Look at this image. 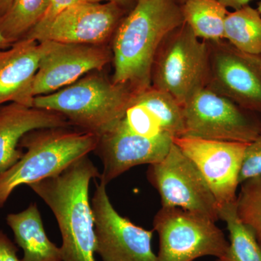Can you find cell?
<instances>
[{
  "mask_svg": "<svg viewBox=\"0 0 261 261\" xmlns=\"http://www.w3.org/2000/svg\"><path fill=\"white\" fill-rule=\"evenodd\" d=\"M128 12L116 3L80 2L63 10L46 25L33 29L24 39L104 45L114 36Z\"/></svg>",
  "mask_w": 261,
  "mask_h": 261,
  "instance_id": "8fae6325",
  "label": "cell"
},
{
  "mask_svg": "<svg viewBox=\"0 0 261 261\" xmlns=\"http://www.w3.org/2000/svg\"><path fill=\"white\" fill-rule=\"evenodd\" d=\"M136 92L91 74L53 93L34 97V107L62 115L70 124L99 137L124 116Z\"/></svg>",
  "mask_w": 261,
  "mask_h": 261,
  "instance_id": "277c9868",
  "label": "cell"
},
{
  "mask_svg": "<svg viewBox=\"0 0 261 261\" xmlns=\"http://www.w3.org/2000/svg\"><path fill=\"white\" fill-rule=\"evenodd\" d=\"M225 39L240 50L261 56V15L247 5L228 13L225 21Z\"/></svg>",
  "mask_w": 261,
  "mask_h": 261,
  "instance_id": "d6986e66",
  "label": "cell"
},
{
  "mask_svg": "<svg viewBox=\"0 0 261 261\" xmlns=\"http://www.w3.org/2000/svg\"><path fill=\"white\" fill-rule=\"evenodd\" d=\"M206 42L205 88L261 116V56L240 50L226 39Z\"/></svg>",
  "mask_w": 261,
  "mask_h": 261,
  "instance_id": "9c48e42d",
  "label": "cell"
},
{
  "mask_svg": "<svg viewBox=\"0 0 261 261\" xmlns=\"http://www.w3.org/2000/svg\"><path fill=\"white\" fill-rule=\"evenodd\" d=\"M70 122L60 113L17 103L0 106V173L13 166L23 152L20 142L32 130L69 127Z\"/></svg>",
  "mask_w": 261,
  "mask_h": 261,
  "instance_id": "2e32d148",
  "label": "cell"
},
{
  "mask_svg": "<svg viewBox=\"0 0 261 261\" xmlns=\"http://www.w3.org/2000/svg\"><path fill=\"white\" fill-rule=\"evenodd\" d=\"M184 23L181 5L173 0H138L113 36V82L136 92L152 86V66L161 44Z\"/></svg>",
  "mask_w": 261,
  "mask_h": 261,
  "instance_id": "6da1fadb",
  "label": "cell"
},
{
  "mask_svg": "<svg viewBox=\"0 0 261 261\" xmlns=\"http://www.w3.org/2000/svg\"><path fill=\"white\" fill-rule=\"evenodd\" d=\"M13 43L10 42L8 39H6L4 37V36L2 34V33L0 32V50H3V49H8L10 47H11Z\"/></svg>",
  "mask_w": 261,
  "mask_h": 261,
  "instance_id": "4dcf8cb0",
  "label": "cell"
},
{
  "mask_svg": "<svg viewBox=\"0 0 261 261\" xmlns=\"http://www.w3.org/2000/svg\"><path fill=\"white\" fill-rule=\"evenodd\" d=\"M185 135L203 140L250 144L261 130V116L204 88L183 106Z\"/></svg>",
  "mask_w": 261,
  "mask_h": 261,
  "instance_id": "52a82bcc",
  "label": "cell"
},
{
  "mask_svg": "<svg viewBox=\"0 0 261 261\" xmlns=\"http://www.w3.org/2000/svg\"><path fill=\"white\" fill-rule=\"evenodd\" d=\"M236 207L239 219L251 230L261 247V175L240 185Z\"/></svg>",
  "mask_w": 261,
  "mask_h": 261,
  "instance_id": "603a6c76",
  "label": "cell"
},
{
  "mask_svg": "<svg viewBox=\"0 0 261 261\" xmlns=\"http://www.w3.org/2000/svg\"><path fill=\"white\" fill-rule=\"evenodd\" d=\"M81 0H49V6L45 15L43 17L42 20L36 25L37 27H43L51 21L57 15L60 14L63 10L73 6L77 3H80Z\"/></svg>",
  "mask_w": 261,
  "mask_h": 261,
  "instance_id": "484cf974",
  "label": "cell"
},
{
  "mask_svg": "<svg viewBox=\"0 0 261 261\" xmlns=\"http://www.w3.org/2000/svg\"><path fill=\"white\" fill-rule=\"evenodd\" d=\"M185 22L196 37L205 41L225 39L227 8L219 0H186L181 5Z\"/></svg>",
  "mask_w": 261,
  "mask_h": 261,
  "instance_id": "ac0fdd59",
  "label": "cell"
},
{
  "mask_svg": "<svg viewBox=\"0 0 261 261\" xmlns=\"http://www.w3.org/2000/svg\"><path fill=\"white\" fill-rule=\"evenodd\" d=\"M159 235L157 261H195L223 256L228 242L222 230L207 216L179 207H161L154 218Z\"/></svg>",
  "mask_w": 261,
  "mask_h": 261,
  "instance_id": "8992f818",
  "label": "cell"
},
{
  "mask_svg": "<svg viewBox=\"0 0 261 261\" xmlns=\"http://www.w3.org/2000/svg\"><path fill=\"white\" fill-rule=\"evenodd\" d=\"M44 42L45 51L33 86L34 97L53 93L75 83L84 75L102 70L113 58V53L106 44Z\"/></svg>",
  "mask_w": 261,
  "mask_h": 261,
  "instance_id": "4fadbf2b",
  "label": "cell"
},
{
  "mask_svg": "<svg viewBox=\"0 0 261 261\" xmlns=\"http://www.w3.org/2000/svg\"><path fill=\"white\" fill-rule=\"evenodd\" d=\"M100 173L87 156L56 176L29 187L53 211L62 236L63 261H96L94 219L89 185Z\"/></svg>",
  "mask_w": 261,
  "mask_h": 261,
  "instance_id": "7a4b0ae2",
  "label": "cell"
},
{
  "mask_svg": "<svg viewBox=\"0 0 261 261\" xmlns=\"http://www.w3.org/2000/svg\"><path fill=\"white\" fill-rule=\"evenodd\" d=\"M173 1L176 2V3H177V4L181 5L185 3V1H186V0H173Z\"/></svg>",
  "mask_w": 261,
  "mask_h": 261,
  "instance_id": "1f68e13d",
  "label": "cell"
},
{
  "mask_svg": "<svg viewBox=\"0 0 261 261\" xmlns=\"http://www.w3.org/2000/svg\"><path fill=\"white\" fill-rule=\"evenodd\" d=\"M259 175H261V130L256 138L247 145L240 171V185Z\"/></svg>",
  "mask_w": 261,
  "mask_h": 261,
  "instance_id": "d4e9b609",
  "label": "cell"
},
{
  "mask_svg": "<svg viewBox=\"0 0 261 261\" xmlns=\"http://www.w3.org/2000/svg\"><path fill=\"white\" fill-rule=\"evenodd\" d=\"M106 185L96 183L91 201L94 219L96 253L102 261H157L152 247L154 230L132 223L117 212Z\"/></svg>",
  "mask_w": 261,
  "mask_h": 261,
  "instance_id": "30bf717a",
  "label": "cell"
},
{
  "mask_svg": "<svg viewBox=\"0 0 261 261\" xmlns=\"http://www.w3.org/2000/svg\"><path fill=\"white\" fill-rule=\"evenodd\" d=\"M121 121L130 132L141 137L153 138L162 135H167L164 133L159 121L148 108L136 102L134 97Z\"/></svg>",
  "mask_w": 261,
  "mask_h": 261,
  "instance_id": "cb8c5ba5",
  "label": "cell"
},
{
  "mask_svg": "<svg viewBox=\"0 0 261 261\" xmlns=\"http://www.w3.org/2000/svg\"><path fill=\"white\" fill-rule=\"evenodd\" d=\"M219 211V219L226 223L229 232V242L224 255L216 261H261V247L251 230L239 219L236 203Z\"/></svg>",
  "mask_w": 261,
  "mask_h": 261,
  "instance_id": "ffe728a7",
  "label": "cell"
},
{
  "mask_svg": "<svg viewBox=\"0 0 261 261\" xmlns=\"http://www.w3.org/2000/svg\"><path fill=\"white\" fill-rule=\"evenodd\" d=\"M147 179L159 192L163 207H179L219 219V205L203 176L174 143L159 162L149 165Z\"/></svg>",
  "mask_w": 261,
  "mask_h": 261,
  "instance_id": "ba28073f",
  "label": "cell"
},
{
  "mask_svg": "<svg viewBox=\"0 0 261 261\" xmlns=\"http://www.w3.org/2000/svg\"><path fill=\"white\" fill-rule=\"evenodd\" d=\"M98 142L95 134L68 127L42 128L24 135L19 146L25 152L13 166L0 173V208L17 187L60 174L94 151Z\"/></svg>",
  "mask_w": 261,
  "mask_h": 261,
  "instance_id": "3957f363",
  "label": "cell"
},
{
  "mask_svg": "<svg viewBox=\"0 0 261 261\" xmlns=\"http://www.w3.org/2000/svg\"><path fill=\"white\" fill-rule=\"evenodd\" d=\"M18 252L16 245L0 230V261H22L18 257Z\"/></svg>",
  "mask_w": 261,
  "mask_h": 261,
  "instance_id": "4316f807",
  "label": "cell"
},
{
  "mask_svg": "<svg viewBox=\"0 0 261 261\" xmlns=\"http://www.w3.org/2000/svg\"><path fill=\"white\" fill-rule=\"evenodd\" d=\"M173 142L203 176L219 211L236 203L240 171L248 144L189 137H176Z\"/></svg>",
  "mask_w": 261,
  "mask_h": 261,
  "instance_id": "7c38bea8",
  "label": "cell"
},
{
  "mask_svg": "<svg viewBox=\"0 0 261 261\" xmlns=\"http://www.w3.org/2000/svg\"><path fill=\"white\" fill-rule=\"evenodd\" d=\"M257 11L260 13V14L261 15V0L259 1L258 5H257Z\"/></svg>",
  "mask_w": 261,
  "mask_h": 261,
  "instance_id": "d6a6232c",
  "label": "cell"
},
{
  "mask_svg": "<svg viewBox=\"0 0 261 261\" xmlns=\"http://www.w3.org/2000/svg\"><path fill=\"white\" fill-rule=\"evenodd\" d=\"M173 140L168 135L153 138L135 135L120 120L99 137L94 149L102 163L99 182L107 186L135 166L159 162L167 154Z\"/></svg>",
  "mask_w": 261,
  "mask_h": 261,
  "instance_id": "5bb4252c",
  "label": "cell"
},
{
  "mask_svg": "<svg viewBox=\"0 0 261 261\" xmlns=\"http://www.w3.org/2000/svg\"><path fill=\"white\" fill-rule=\"evenodd\" d=\"M134 100L148 108L159 121L164 133L173 138L185 135L182 106L171 95L150 86L136 92Z\"/></svg>",
  "mask_w": 261,
  "mask_h": 261,
  "instance_id": "7402d4cb",
  "label": "cell"
},
{
  "mask_svg": "<svg viewBox=\"0 0 261 261\" xmlns=\"http://www.w3.org/2000/svg\"><path fill=\"white\" fill-rule=\"evenodd\" d=\"M208 71V49L191 28L184 23L164 39L152 70V87L163 91L183 106L205 88Z\"/></svg>",
  "mask_w": 261,
  "mask_h": 261,
  "instance_id": "5b68a950",
  "label": "cell"
},
{
  "mask_svg": "<svg viewBox=\"0 0 261 261\" xmlns=\"http://www.w3.org/2000/svg\"><path fill=\"white\" fill-rule=\"evenodd\" d=\"M81 2L91 3H101V2H107V3H116L130 11L135 7L137 1V0H81Z\"/></svg>",
  "mask_w": 261,
  "mask_h": 261,
  "instance_id": "83f0119b",
  "label": "cell"
},
{
  "mask_svg": "<svg viewBox=\"0 0 261 261\" xmlns=\"http://www.w3.org/2000/svg\"><path fill=\"white\" fill-rule=\"evenodd\" d=\"M6 221L14 233L15 243L23 250L22 261H63L61 247L48 238L37 204L8 214Z\"/></svg>",
  "mask_w": 261,
  "mask_h": 261,
  "instance_id": "e0dca14e",
  "label": "cell"
},
{
  "mask_svg": "<svg viewBox=\"0 0 261 261\" xmlns=\"http://www.w3.org/2000/svg\"><path fill=\"white\" fill-rule=\"evenodd\" d=\"M14 0H0V18L3 16L10 9Z\"/></svg>",
  "mask_w": 261,
  "mask_h": 261,
  "instance_id": "f546056e",
  "label": "cell"
},
{
  "mask_svg": "<svg viewBox=\"0 0 261 261\" xmlns=\"http://www.w3.org/2000/svg\"><path fill=\"white\" fill-rule=\"evenodd\" d=\"M45 43L23 39L0 50V106L17 103L34 107L33 86Z\"/></svg>",
  "mask_w": 261,
  "mask_h": 261,
  "instance_id": "9a60e30c",
  "label": "cell"
},
{
  "mask_svg": "<svg viewBox=\"0 0 261 261\" xmlns=\"http://www.w3.org/2000/svg\"><path fill=\"white\" fill-rule=\"evenodd\" d=\"M49 0H14L0 18V32L10 42L24 39L45 15Z\"/></svg>",
  "mask_w": 261,
  "mask_h": 261,
  "instance_id": "44dd1931",
  "label": "cell"
},
{
  "mask_svg": "<svg viewBox=\"0 0 261 261\" xmlns=\"http://www.w3.org/2000/svg\"><path fill=\"white\" fill-rule=\"evenodd\" d=\"M137 1H138V0H137Z\"/></svg>",
  "mask_w": 261,
  "mask_h": 261,
  "instance_id": "836d02e7",
  "label": "cell"
},
{
  "mask_svg": "<svg viewBox=\"0 0 261 261\" xmlns=\"http://www.w3.org/2000/svg\"><path fill=\"white\" fill-rule=\"evenodd\" d=\"M226 8H231L233 10H238L243 7L249 5L252 0H219Z\"/></svg>",
  "mask_w": 261,
  "mask_h": 261,
  "instance_id": "f1b7e54d",
  "label": "cell"
}]
</instances>
